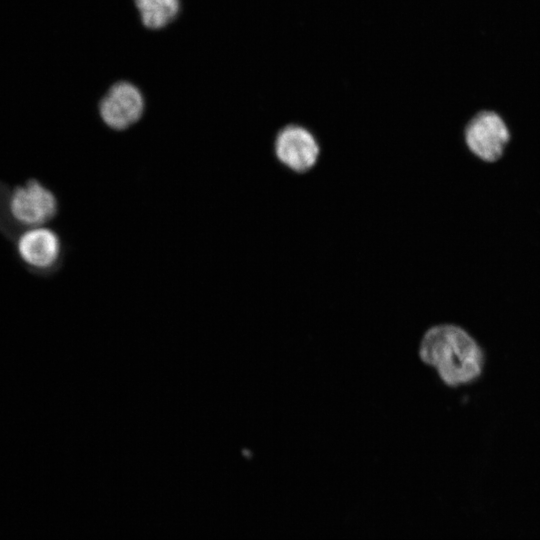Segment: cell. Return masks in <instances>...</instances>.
I'll list each match as a JSON object with an SVG mask.
<instances>
[{
    "label": "cell",
    "instance_id": "obj_6",
    "mask_svg": "<svg viewBox=\"0 0 540 540\" xmlns=\"http://www.w3.org/2000/svg\"><path fill=\"white\" fill-rule=\"evenodd\" d=\"M275 152L281 163L294 171L304 172L316 163L319 146L308 130L290 125L278 133Z\"/></svg>",
    "mask_w": 540,
    "mask_h": 540
},
{
    "label": "cell",
    "instance_id": "obj_3",
    "mask_svg": "<svg viewBox=\"0 0 540 540\" xmlns=\"http://www.w3.org/2000/svg\"><path fill=\"white\" fill-rule=\"evenodd\" d=\"M10 244L20 265L34 277H53L63 266L64 242L47 225L25 229Z\"/></svg>",
    "mask_w": 540,
    "mask_h": 540
},
{
    "label": "cell",
    "instance_id": "obj_2",
    "mask_svg": "<svg viewBox=\"0 0 540 540\" xmlns=\"http://www.w3.org/2000/svg\"><path fill=\"white\" fill-rule=\"evenodd\" d=\"M58 212L56 194L39 179L13 186L0 180V235L9 243L25 229L49 224Z\"/></svg>",
    "mask_w": 540,
    "mask_h": 540
},
{
    "label": "cell",
    "instance_id": "obj_1",
    "mask_svg": "<svg viewBox=\"0 0 540 540\" xmlns=\"http://www.w3.org/2000/svg\"><path fill=\"white\" fill-rule=\"evenodd\" d=\"M418 352L420 360L435 369L440 380L449 387L474 382L484 369L482 347L459 325L447 323L430 327L420 340Z\"/></svg>",
    "mask_w": 540,
    "mask_h": 540
},
{
    "label": "cell",
    "instance_id": "obj_7",
    "mask_svg": "<svg viewBox=\"0 0 540 540\" xmlns=\"http://www.w3.org/2000/svg\"><path fill=\"white\" fill-rule=\"evenodd\" d=\"M143 24L150 29L163 28L179 11V0H135Z\"/></svg>",
    "mask_w": 540,
    "mask_h": 540
},
{
    "label": "cell",
    "instance_id": "obj_5",
    "mask_svg": "<svg viewBox=\"0 0 540 540\" xmlns=\"http://www.w3.org/2000/svg\"><path fill=\"white\" fill-rule=\"evenodd\" d=\"M98 110L101 120L110 129L126 130L143 116L145 98L135 84L118 81L103 95Z\"/></svg>",
    "mask_w": 540,
    "mask_h": 540
},
{
    "label": "cell",
    "instance_id": "obj_4",
    "mask_svg": "<svg viewBox=\"0 0 540 540\" xmlns=\"http://www.w3.org/2000/svg\"><path fill=\"white\" fill-rule=\"evenodd\" d=\"M511 140L505 119L494 110H480L465 124L463 141L469 153L481 162L492 164L504 155Z\"/></svg>",
    "mask_w": 540,
    "mask_h": 540
}]
</instances>
